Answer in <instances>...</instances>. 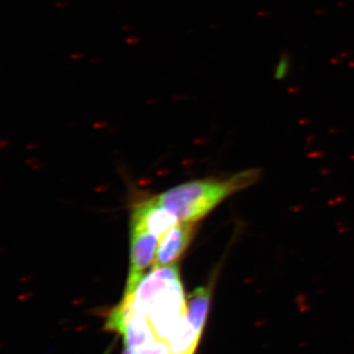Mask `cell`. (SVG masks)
<instances>
[{
    "mask_svg": "<svg viewBox=\"0 0 354 354\" xmlns=\"http://www.w3.org/2000/svg\"><path fill=\"white\" fill-rule=\"evenodd\" d=\"M121 302L145 316L158 339L169 342L187 319L178 265L153 269Z\"/></svg>",
    "mask_w": 354,
    "mask_h": 354,
    "instance_id": "1",
    "label": "cell"
},
{
    "mask_svg": "<svg viewBox=\"0 0 354 354\" xmlns=\"http://www.w3.org/2000/svg\"><path fill=\"white\" fill-rule=\"evenodd\" d=\"M259 169H248L221 179H204L177 185L155 197L158 206L180 221L197 223L235 193L260 178Z\"/></svg>",
    "mask_w": 354,
    "mask_h": 354,
    "instance_id": "2",
    "label": "cell"
},
{
    "mask_svg": "<svg viewBox=\"0 0 354 354\" xmlns=\"http://www.w3.org/2000/svg\"><path fill=\"white\" fill-rule=\"evenodd\" d=\"M160 237L151 232L139 218L130 221V264L124 295H131L146 270L153 265Z\"/></svg>",
    "mask_w": 354,
    "mask_h": 354,
    "instance_id": "3",
    "label": "cell"
},
{
    "mask_svg": "<svg viewBox=\"0 0 354 354\" xmlns=\"http://www.w3.org/2000/svg\"><path fill=\"white\" fill-rule=\"evenodd\" d=\"M196 223L178 221L160 239L153 269L176 264L192 241Z\"/></svg>",
    "mask_w": 354,
    "mask_h": 354,
    "instance_id": "4",
    "label": "cell"
},
{
    "mask_svg": "<svg viewBox=\"0 0 354 354\" xmlns=\"http://www.w3.org/2000/svg\"><path fill=\"white\" fill-rule=\"evenodd\" d=\"M212 290L201 286L193 291L187 298V320L198 334L202 335L211 304Z\"/></svg>",
    "mask_w": 354,
    "mask_h": 354,
    "instance_id": "5",
    "label": "cell"
},
{
    "mask_svg": "<svg viewBox=\"0 0 354 354\" xmlns=\"http://www.w3.org/2000/svg\"><path fill=\"white\" fill-rule=\"evenodd\" d=\"M124 354H172L169 342L158 339L150 346L137 349V351H127Z\"/></svg>",
    "mask_w": 354,
    "mask_h": 354,
    "instance_id": "6",
    "label": "cell"
},
{
    "mask_svg": "<svg viewBox=\"0 0 354 354\" xmlns=\"http://www.w3.org/2000/svg\"><path fill=\"white\" fill-rule=\"evenodd\" d=\"M290 68V59L288 55H283L279 60L277 68L274 70V78L277 80H283L288 76Z\"/></svg>",
    "mask_w": 354,
    "mask_h": 354,
    "instance_id": "7",
    "label": "cell"
}]
</instances>
